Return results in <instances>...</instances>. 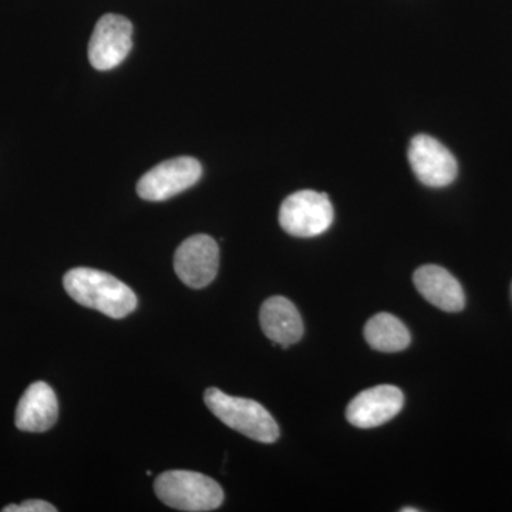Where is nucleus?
<instances>
[{"mask_svg":"<svg viewBox=\"0 0 512 512\" xmlns=\"http://www.w3.org/2000/svg\"><path fill=\"white\" fill-rule=\"evenodd\" d=\"M3 512H56L57 508L42 500H28L20 505H8Z\"/></svg>","mask_w":512,"mask_h":512,"instance_id":"14","label":"nucleus"},{"mask_svg":"<svg viewBox=\"0 0 512 512\" xmlns=\"http://www.w3.org/2000/svg\"><path fill=\"white\" fill-rule=\"evenodd\" d=\"M365 339L370 348L384 353L402 352L412 342L409 329L392 313H377L365 326Z\"/></svg>","mask_w":512,"mask_h":512,"instance_id":"13","label":"nucleus"},{"mask_svg":"<svg viewBox=\"0 0 512 512\" xmlns=\"http://www.w3.org/2000/svg\"><path fill=\"white\" fill-rule=\"evenodd\" d=\"M133 47V25L124 16L107 13L101 16L89 42V60L100 72L114 69L124 62Z\"/></svg>","mask_w":512,"mask_h":512,"instance_id":"6","label":"nucleus"},{"mask_svg":"<svg viewBox=\"0 0 512 512\" xmlns=\"http://www.w3.org/2000/svg\"><path fill=\"white\" fill-rule=\"evenodd\" d=\"M403 404L399 387L382 384L357 394L349 403L346 419L357 429H373L394 419L402 412Z\"/></svg>","mask_w":512,"mask_h":512,"instance_id":"9","label":"nucleus"},{"mask_svg":"<svg viewBox=\"0 0 512 512\" xmlns=\"http://www.w3.org/2000/svg\"><path fill=\"white\" fill-rule=\"evenodd\" d=\"M204 400L215 417L248 439L265 444L279 439V427L274 417L255 400L229 396L215 387L205 392Z\"/></svg>","mask_w":512,"mask_h":512,"instance_id":"2","label":"nucleus"},{"mask_svg":"<svg viewBox=\"0 0 512 512\" xmlns=\"http://www.w3.org/2000/svg\"><path fill=\"white\" fill-rule=\"evenodd\" d=\"M413 281L420 295L441 311L456 313L466 306L463 286L439 265L420 266L414 272Z\"/></svg>","mask_w":512,"mask_h":512,"instance_id":"10","label":"nucleus"},{"mask_svg":"<svg viewBox=\"0 0 512 512\" xmlns=\"http://www.w3.org/2000/svg\"><path fill=\"white\" fill-rule=\"evenodd\" d=\"M409 163L420 183L431 188L447 187L458 173L456 157L439 140L426 134L410 141Z\"/></svg>","mask_w":512,"mask_h":512,"instance_id":"8","label":"nucleus"},{"mask_svg":"<svg viewBox=\"0 0 512 512\" xmlns=\"http://www.w3.org/2000/svg\"><path fill=\"white\" fill-rule=\"evenodd\" d=\"M59 414L56 393L45 382L30 384L16 409V427L28 433H43L52 429Z\"/></svg>","mask_w":512,"mask_h":512,"instance_id":"11","label":"nucleus"},{"mask_svg":"<svg viewBox=\"0 0 512 512\" xmlns=\"http://www.w3.org/2000/svg\"><path fill=\"white\" fill-rule=\"evenodd\" d=\"M332 222V202L323 192H295L282 202L279 210V224L292 237H318L328 231Z\"/></svg>","mask_w":512,"mask_h":512,"instance_id":"4","label":"nucleus"},{"mask_svg":"<svg viewBox=\"0 0 512 512\" xmlns=\"http://www.w3.org/2000/svg\"><path fill=\"white\" fill-rule=\"evenodd\" d=\"M259 322L266 338L288 348L303 336V320L298 309L284 296L266 299L259 313Z\"/></svg>","mask_w":512,"mask_h":512,"instance_id":"12","label":"nucleus"},{"mask_svg":"<svg viewBox=\"0 0 512 512\" xmlns=\"http://www.w3.org/2000/svg\"><path fill=\"white\" fill-rule=\"evenodd\" d=\"M63 285L70 298L79 305L104 313L109 318H126L136 311V293L107 272L92 268L70 269L64 275Z\"/></svg>","mask_w":512,"mask_h":512,"instance_id":"1","label":"nucleus"},{"mask_svg":"<svg viewBox=\"0 0 512 512\" xmlns=\"http://www.w3.org/2000/svg\"><path fill=\"white\" fill-rule=\"evenodd\" d=\"M154 490L157 497L174 510L212 511L224 503L221 485L195 471H165L156 478Z\"/></svg>","mask_w":512,"mask_h":512,"instance_id":"3","label":"nucleus"},{"mask_svg":"<svg viewBox=\"0 0 512 512\" xmlns=\"http://www.w3.org/2000/svg\"><path fill=\"white\" fill-rule=\"evenodd\" d=\"M220 266V248L210 235L185 239L174 255V269L185 285L202 289L214 281Z\"/></svg>","mask_w":512,"mask_h":512,"instance_id":"7","label":"nucleus"},{"mask_svg":"<svg viewBox=\"0 0 512 512\" xmlns=\"http://www.w3.org/2000/svg\"><path fill=\"white\" fill-rule=\"evenodd\" d=\"M200 161L192 157H177L151 168L140 178L137 192L146 201H165L181 194L200 181Z\"/></svg>","mask_w":512,"mask_h":512,"instance_id":"5","label":"nucleus"},{"mask_svg":"<svg viewBox=\"0 0 512 512\" xmlns=\"http://www.w3.org/2000/svg\"><path fill=\"white\" fill-rule=\"evenodd\" d=\"M420 510H416V508H403L402 512H417Z\"/></svg>","mask_w":512,"mask_h":512,"instance_id":"15","label":"nucleus"}]
</instances>
